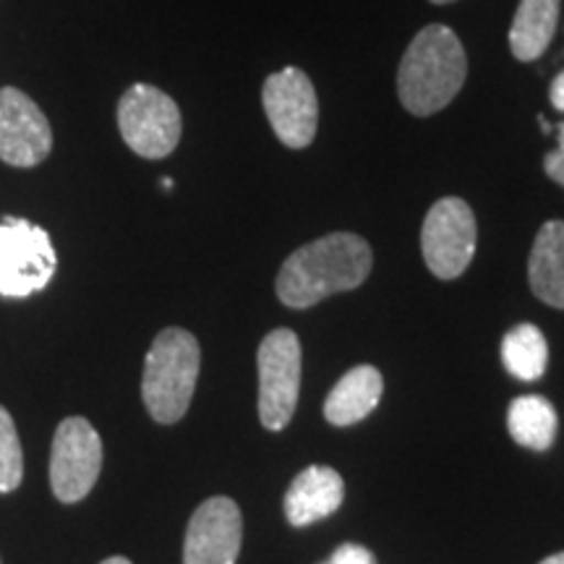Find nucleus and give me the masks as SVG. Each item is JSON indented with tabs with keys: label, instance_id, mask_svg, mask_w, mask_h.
Instances as JSON below:
<instances>
[{
	"label": "nucleus",
	"instance_id": "obj_1",
	"mask_svg": "<svg viewBox=\"0 0 564 564\" xmlns=\"http://www.w3.org/2000/svg\"><path fill=\"white\" fill-rule=\"evenodd\" d=\"M373 253L356 232H329L295 249L278 272V299L288 308H312L335 293L356 291L371 274Z\"/></svg>",
	"mask_w": 564,
	"mask_h": 564
},
{
	"label": "nucleus",
	"instance_id": "obj_2",
	"mask_svg": "<svg viewBox=\"0 0 564 564\" xmlns=\"http://www.w3.org/2000/svg\"><path fill=\"white\" fill-rule=\"evenodd\" d=\"M468 76V58L457 34L429 24L415 34L398 68V97L413 116H434L455 100Z\"/></svg>",
	"mask_w": 564,
	"mask_h": 564
},
{
	"label": "nucleus",
	"instance_id": "obj_3",
	"mask_svg": "<svg viewBox=\"0 0 564 564\" xmlns=\"http://www.w3.org/2000/svg\"><path fill=\"white\" fill-rule=\"evenodd\" d=\"M199 340L181 327H167L154 337L144 358L141 400L158 423H178L192 405L199 379Z\"/></svg>",
	"mask_w": 564,
	"mask_h": 564
},
{
	"label": "nucleus",
	"instance_id": "obj_4",
	"mask_svg": "<svg viewBox=\"0 0 564 564\" xmlns=\"http://www.w3.org/2000/svg\"><path fill=\"white\" fill-rule=\"evenodd\" d=\"M118 131L139 158H167L178 147L183 131L178 102L152 84H133L118 102Z\"/></svg>",
	"mask_w": 564,
	"mask_h": 564
},
{
	"label": "nucleus",
	"instance_id": "obj_5",
	"mask_svg": "<svg viewBox=\"0 0 564 564\" xmlns=\"http://www.w3.org/2000/svg\"><path fill=\"white\" fill-rule=\"evenodd\" d=\"M58 253L45 228L24 217L0 223V295L26 299L53 280Z\"/></svg>",
	"mask_w": 564,
	"mask_h": 564
},
{
	"label": "nucleus",
	"instance_id": "obj_6",
	"mask_svg": "<svg viewBox=\"0 0 564 564\" xmlns=\"http://www.w3.org/2000/svg\"><path fill=\"white\" fill-rule=\"evenodd\" d=\"M259 419L280 432L291 423L301 392V340L293 329H272L259 345Z\"/></svg>",
	"mask_w": 564,
	"mask_h": 564
},
{
	"label": "nucleus",
	"instance_id": "obj_7",
	"mask_svg": "<svg viewBox=\"0 0 564 564\" xmlns=\"http://www.w3.org/2000/svg\"><path fill=\"white\" fill-rule=\"evenodd\" d=\"M476 243L478 225L468 202L444 196L429 209L421 228V253L434 278H460L474 262Z\"/></svg>",
	"mask_w": 564,
	"mask_h": 564
},
{
	"label": "nucleus",
	"instance_id": "obj_8",
	"mask_svg": "<svg viewBox=\"0 0 564 564\" xmlns=\"http://www.w3.org/2000/svg\"><path fill=\"white\" fill-rule=\"evenodd\" d=\"M102 470V440L82 415L63 419L55 429L51 453V486L63 505L82 502L95 489Z\"/></svg>",
	"mask_w": 564,
	"mask_h": 564
},
{
	"label": "nucleus",
	"instance_id": "obj_9",
	"mask_svg": "<svg viewBox=\"0 0 564 564\" xmlns=\"http://www.w3.org/2000/svg\"><path fill=\"white\" fill-rule=\"evenodd\" d=\"M262 105L282 144L291 150H306L312 144L319 126V100L306 70L288 66L267 76Z\"/></svg>",
	"mask_w": 564,
	"mask_h": 564
},
{
	"label": "nucleus",
	"instance_id": "obj_10",
	"mask_svg": "<svg viewBox=\"0 0 564 564\" xmlns=\"http://www.w3.org/2000/svg\"><path fill=\"white\" fill-rule=\"evenodd\" d=\"M51 150L53 129L40 105L17 87L0 89V160L11 167H37Z\"/></svg>",
	"mask_w": 564,
	"mask_h": 564
},
{
	"label": "nucleus",
	"instance_id": "obj_11",
	"mask_svg": "<svg viewBox=\"0 0 564 564\" xmlns=\"http://www.w3.org/2000/svg\"><path fill=\"white\" fill-rule=\"evenodd\" d=\"M243 518L230 497H212L196 507L183 544V564H236Z\"/></svg>",
	"mask_w": 564,
	"mask_h": 564
},
{
	"label": "nucleus",
	"instance_id": "obj_12",
	"mask_svg": "<svg viewBox=\"0 0 564 564\" xmlns=\"http://www.w3.org/2000/svg\"><path fill=\"white\" fill-rule=\"evenodd\" d=\"M345 497L343 476L329 465H308L293 478L285 494V518L295 528H306L340 510Z\"/></svg>",
	"mask_w": 564,
	"mask_h": 564
},
{
	"label": "nucleus",
	"instance_id": "obj_13",
	"mask_svg": "<svg viewBox=\"0 0 564 564\" xmlns=\"http://www.w3.org/2000/svg\"><path fill=\"white\" fill-rule=\"evenodd\" d=\"M531 291L546 306L564 312V223L552 220L541 225L528 259Z\"/></svg>",
	"mask_w": 564,
	"mask_h": 564
},
{
	"label": "nucleus",
	"instance_id": "obj_14",
	"mask_svg": "<svg viewBox=\"0 0 564 564\" xmlns=\"http://www.w3.org/2000/svg\"><path fill=\"white\" fill-rule=\"evenodd\" d=\"M384 392V379L373 366L364 364L350 369L333 387L324 403V419L333 426H352L364 421L379 405Z\"/></svg>",
	"mask_w": 564,
	"mask_h": 564
},
{
	"label": "nucleus",
	"instance_id": "obj_15",
	"mask_svg": "<svg viewBox=\"0 0 564 564\" xmlns=\"http://www.w3.org/2000/svg\"><path fill=\"white\" fill-rule=\"evenodd\" d=\"M562 0H520L510 26V51L520 63L539 61L552 45Z\"/></svg>",
	"mask_w": 564,
	"mask_h": 564
},
{
	"label": "nucleus",
	"instance_id": "obj_16",
	"mask_svg": "<svg viewBox=\"0 0 564 564\" xmlns=\"http://www.w3.org/2000/svg\"><path fill=\"white\" fill-rule=\"evenodd\" d=\"M556 411L541 394H523V398H514L507 413V429H510L512 440L523 444L535 453H544L554 444L556 436Z\"/></svg>",
	"mask_w": 564,
	"mask_h": 564
},
{
	"label": "nucleus",
	"instance_id": "obj_17",
	"mask_svg": "<svg viewBox=\"0 0 564 564\" xmlns=\"http://www.w3.org/2000/svg\"><path fill=\"white\" fill-rule=\"evenodd\" d=\"M502 364L520 382H535L549 366L546 337L535 324H518L502 337Z\"/></svg>",
	"mask_w": 564,
	"mask_h": 564
},
{
	"label": "nucleus",
	"instance_id": "obj_18",
	"mask_svg": "<svg viewBox=\"0 0 564 564\" xmlns=\"http://www.w3.org/2000/svg\"><path fill=\"white\" fill-rule=\"evenodd\" d=\"M24 478V453L11 413L0 405V494L19 489Z\"/></svg>",
	"mask_w": 564,
	"mask_h": 564
},
{
	"label": "nucleus",
	"instance_id": "obj_19",
	"mask_svg": "<svg viewBox=\"0 0 564 564\" xmlns=\"http://www.w3.org/2000/svg\"><path fill=\"white\" fill-rule=\"evenodd\" d=\"M322 564H377V560H373V554L361 544H343Z\"/></svg>",
	"mask_w": 564,
	"mask_h": 564
},
{
	"label": "nucleus",
	"instance_id": "obj_20",
	"mask_svg": "<svg viewBox=\"0 0 564 564\" xmlns=\"http://www.w3.org/2000/svg\"><path fill=\"white\" fill-rule=\"evenodd\" d=\"M544 171H546L549 178L560 183V186H564V150H554V152L546 154Z\"/></svg>",
	"mask_w": 564,
	"mask_h": 564
},
{
	"label": "nucleus",
	"instance_id": "obj_21",
	"mask_svg": "<svg viewBox=\"0 0 564 564\" xmlns=\"http://www.w3.org/2000/svg\"><path fill=\"white\" fill-rule=\"evenodd\" d=\"M549 100H552L554 110L564 112V70H562V74L554 76L552 87H549Z\"/></svg>",
	"mask_w": 564,
	"mask_h": 564
},
{
	"label": "nucleus",
	"instance_id": "obj_22",
	"mask_svg": "<svg viewBox=\"0 0 564 564\" xmlns=\"http://www.w3.org/2000/svg\"><path fill=\"white\" fill-rule=\"evenodd\" d=\"M539 564H564V552L546 556V560H544V562H539Z\"/></svg>",
	"mask_w": 564,
	"mask_h": 564
},
{
	"label": "nucleus",
	"instance_id": "obj_23",
	"mask_svg": "<svg viewBox=\"0 0 564 564\" xmlns=\"http://www.w3.org/2000/svg\"><path fill=\"white\" fill-rule=\"evenodd\" d=\"M100 564H131V560H126V556H110V560H105Z\"/></svg>",
	"mask_w": 564,
	"mask_h": 564
},
{
	"label": "nucleus",
	"instance_id": "obj_24",
	"mask_svg": "<svg viewBox=\"0 0 564 564\" xmlns=\"http://www.w3.org/2000/svg\"><path fill=\"white\" fill-rule=\"evenodd\" d=\"M556 150H564V123L560 126V147Z\"/></svg>",
	"mask_w": 564,
	"mask_h": 564
},
{
	"label": "nucleus",
	"instance_id": "obj_25",
	"mask_svg": "<svg viewBox=\"0 0 564 564\" xmlns=\"http://www.w3.org/2000/svg\"><path fill=\"white\" fill-rule=\"evenodd\" d=\"M432 3H436V6H444V3H455V0H432Z\"/></svg>",
	"mask_w": 564,
	"mask_h": 564
}]
</instances>
